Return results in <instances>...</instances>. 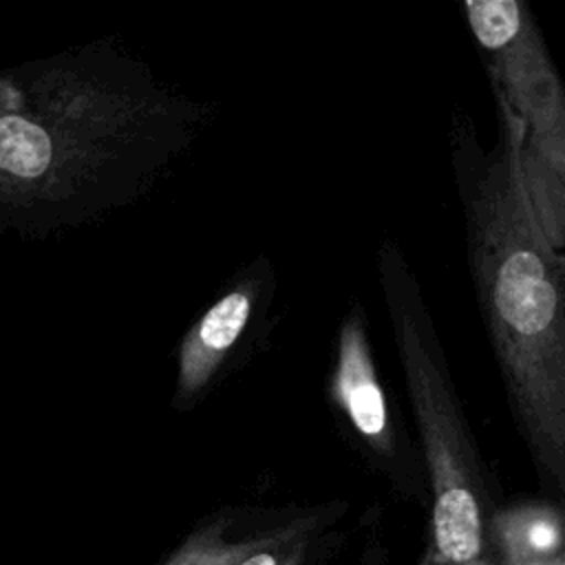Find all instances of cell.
Instances as JSON below:
<instances>
[{
	"mask_svg": "<svg viewBox=\"0 0 565 565\" xmlns=\"http://www.w3.org/2000/svg\"><path fill=\"white\" fill-rule=\"evenodd\" d=\"M210 106L110 40L0 71V227L46 234L135 201Z\"/></svg>",
	"mask_w": 565,
	"mask_h": 565,
	"instance_id": "1",
	"label": "cell"
},
{
	"mask_svg": "<svg viewBox=\"0 0 565 565\" xmlns=\"http://www.w3.org/2000/svg\"><path fill=\"white\" fill-rule=\"evenodd\" d=\"M494 110L488 146L463 108L448 124L468 271L519 435L565 501V252L545 241L530 207L512 117L499 102Z\"/></svg>",
	"mask_w": 565,
	"mask_h": 565,
	"instance_id": "2",
	"label": "cell"
},
{
	"mask_svg": "<svg viewBox=\"0 0 565 565\" xmlns=\"http://www.w3.org/2000/svg\"><path fill=\"white\" fill-rule=\"evenodd\" d=\"M375 271L430 488L435 554L446 565H490L486 472L419 276L395 243L375 252Z\"/></svg>",
	"mask_w": 565,
	"mask_h": 565,
	"instance_id": "3",
	"label": "cell"
},
{
	"mask_svg": "<svg viewBox=\"0 0 565 565\" xmlns=\"http://www.w3.org/2000/svg\"><path fill=\"white\" fill-rule=\"evenodd\" d=\"M492 97L512 117L523 188L545 241L565 252V82L519 0H463Z\"/></svg>",
	"mask_w": 565,
	"mask_h": 565,
	"instance_id": "4",
	"label": "cell"
},
{
	"mask_svg": "<svg viewBox=\"0 0 565 565\" xmlns=\"http://www.w3.org/2000/svg\"><path fill=\"white\" fill-rule=\"evenodd\" d=\"M329 413L360 452L399 483H419L424 463L413 444L399 402L384 382L375 360L369 313L351 300L342 313L324 380Z\"/></svg>",
	"mask_w": 565,
	"mask_h": 565,
	"instance_id": "5",
	"label": "cell"
},
{
	"mask_svg": "<svg viewBox=\"0 0 565 565\" xmlns=\"http://www.w3.org/2000/svg\"><path fill=\"white\" fill-rule=\"evenodd\" d=\"M276 269L258 256L232 274L181 335L170 406L188 413L210 397L256 351L271 324Z\"/></svg>",
	"mask_w": 565,
	"mask_h": 565,
	"instance_id": "6",
	"label": "cell"
},
{
	"mask_svg": "<svg viewBox=\"0 0 565 565\" xmlns=\"http://www.w3.org/2000/svg\"><path fill=\"white\" fill-rule=\"evenodd\" d=\"M234 514L221 512L196 525L163 561V565H236L271 536V530L252 536H232Z\"/></svg>",
	"mask_w": 565,
	"mask_h": 565,
	"instance_id": "7",
	"label": "cell"
},
{
	"mask_svg": "<svg viewBox=\"0 0 565 565\" xmlns=\"http://www.w3.org/2000/svg\"><path fill=\"white\" fill-rule=\"evenodd\" d=\"M318 521V514H305L276 525L267 543L241 558L236 565H298Z\"/></svg>",
	"mask_w": 565,
	"mask_h": 565,
	"instance_id": "8",
	"label": "cell"
}]
</instances>
